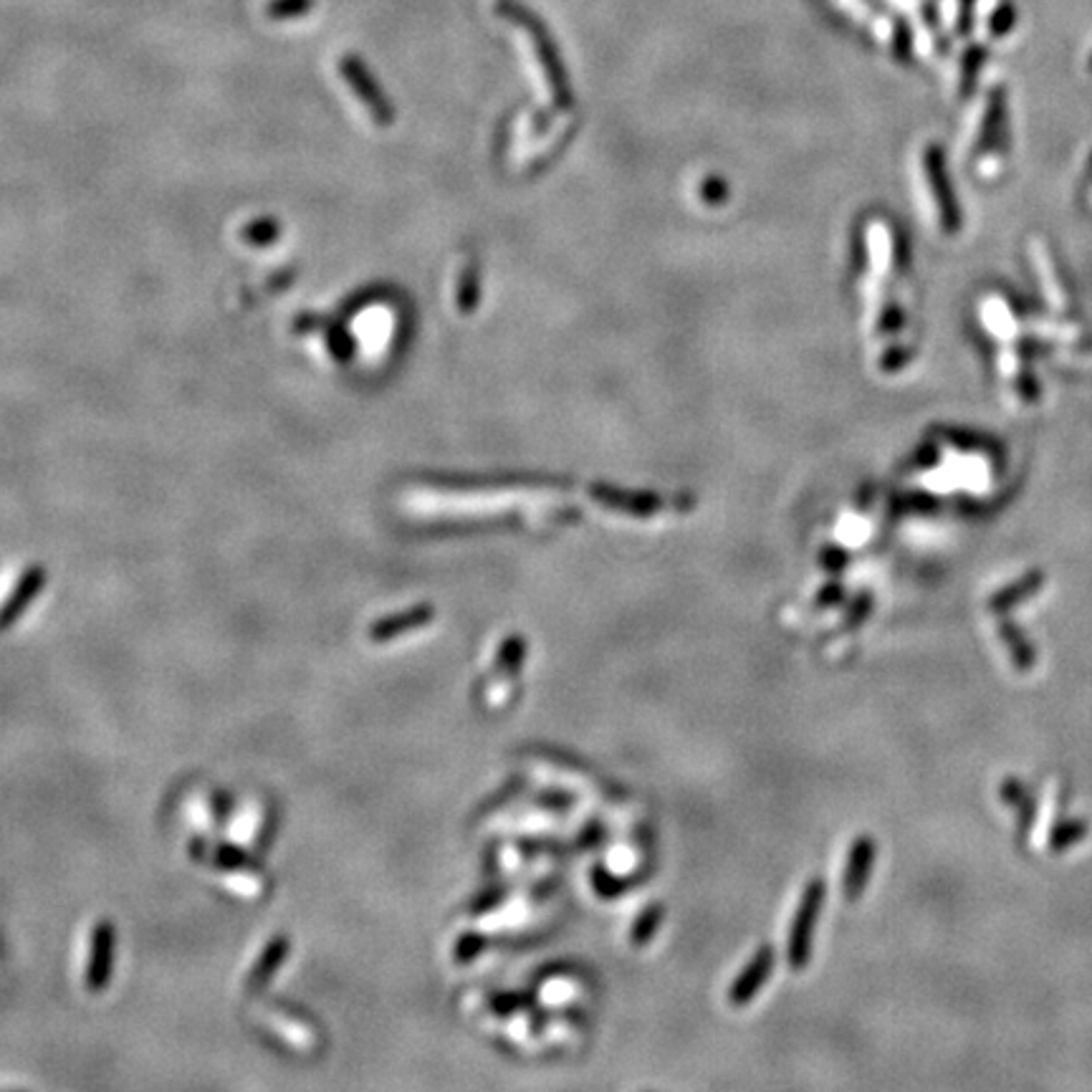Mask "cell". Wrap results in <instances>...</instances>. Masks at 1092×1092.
Instances as JSON below:
<instances>
[{"label":"cell","mask_w":1092,"mask_h":1092,"mask_svg":"<svg viewBox=\"0 0 1092 1092\" xmlns=\"http://www.w3.org/2000/svg\"><path fill=\"white\" fill-rule=\"evenodd\" d=\"M822 900H825V883L820 878L810 880L805 885L799 905H796L789 941H786V961L794 971L805 969L812 959V944H815V928L817 920H820Z\"/></svg>","instance_id":"1"},{"label":"cell","mask_w":1092,"mask_h":1092,"mask_svg":"<svg viewBox=\"0 0 1092 1092\" xmlns=\"http://www.w3.org/2000/svg\"><path fill=\"white\" fill-rule=\"evenodd\" d=\"M774 961H776L774 946L771 944L762 946V949L757 951V956L744 966V971L736 976V981L731 983V988H728V1004L742 1009V1007H747L749 1002H754L757 993L762 991L764 983L769 981L771 969H774Z\"/></svg>","instance_id":"2"},{"label":"cell","mask_w":1092,"mask_h":1092,"mask_svg":"<svg viewBox=\"0 0 1092 1092\" xmlns=\"http://www.w3.org/2000/svg\"><path fill=\"white\" fill-rule=\"evenodd\" d=\"M875 860V842L871 837H857L850 847L845 865V878H842V890L847 900H857L865 890L868 878H871Z\"/></svg>","instance_id":"3"},{"label":"cell","mask_w":1092,"mask_h":1092,"mask_svg":"<svg viewBox=\"0 0 1092 1092\" xmlns=\"http://www.w3.org/2000/svg\"><path fill=\"white\" fill-rule=\"evenodd\" d=\"M339 69H341V74H344L346 79H349L351 89H355L357 94H360L362 100H365V105L370 107L372 117L377 119V124H390V117H392L390 107H387V102H382L380 91H377L375 84H372L370 74H367V71L362 69L360 64H357V59L346 56V59H341Z\"/></svg>","instance_id":"4"},{"label":"cell","mask_w":1092,"mask_h":1092,"mask_svg":"<svg viewBox=\"0 0 1092 1092\" xmlns=\"http://www.w3.org/2000/svg\"><path fill=\"white\" fill-rule=\"evenodd\" d=\"M433 615L436 613H433L431 604H417V607L407 609V613H397V615H392V618H385V620H380V623L372 625L370 638L375 640V643L395 640V638H400V635L412 633V630L431 623Z\"/></svg>","instance_id":"5"},{"label":"cell","mask_w":1092,"mask_h":1092,"mask_svg":"<svg viewBox=\"0 0 1092 1092\" xmlns=\"http://www.w3.org/2000/svg\"><path fill=\"white\" fill-rule=\"evenodd\" d=\"M112 949H114V936L110 923H100L94 930V946H91V961H89V976L86 983L89 988H102L110 981L112 971Z\"/></svg>","instance_id":"6"},{"label":"cell","mask_w":1092,"mask_h":1092,"mask_svg":"<svg viewBox=\"0 0 1092 1092\" xmlns=\"http://www.w3.org/2000/svg\"><path fill=\"white\" fill-rule=\"evenodd\" d=\"M594 499L599 501V504H604V509H613V511H623V514H630V516H653L657 511V501L653 499V496H638V499H633V496L628 494H613V491H592Z\"/></svg>","instance_id":"7"},{"label":"cell","mask_w":1092,"mask_h":1092,"mask_svg":"<svg viewBox=\"0 0 1092 1092\" xmlns=\"http://www.w3.org/2000/svg\"><path fill=\"white\" fill-rule=\"evenodd\" d=\"M41 587H44V569H30V572L23 577V582L18 584V592L8 599V604H5L3 615H0V625L8 628V625L13 623L20 613H23L25 604L36 597V592H39Z\"/></svg>","instance_id":"8"},{"label":"cell","mask_w":1092,"mask_h":1092,"mask_svg":"<svg viewBox=\"0 0 1092 1092\" xmlns=\"http://www.w3.org/2000/svg\"><path fill=\"white\" fill-rule=\"evenodd\" d=\"M662 915L665 913H662L660 903L648 905V908L638 915V920H635V925H633V934H630V944H633L635 949H643V946H648L650 941H653Z\"/></svg>","instance_id":"9"},{"label":"cell","mask_w":1092,"mask_h":1092,"mask_svg":"<svg viewBox=\"0 0 1092 1092\" xmlns=\"http://www.w3.org/2000/svg\"><path fill=\"white\" fill-rule=\"evenodd\" d=\"M526 657V643L521 635H509L496 653V667L506 676H516Z\"/></svg>","instance_id":"10"},{"label":"cell","mask_w":1092,"mask_h":1092,"mask_svg":"<svg viewBox=\"0 0 1092 1092\" xmlns=\"http://www.w3.org/2000/svg\"><path fill=\"white\" fill-rule=\"evenodd\" d=\"M286 939H276L271 946L266 949V954H263V959L258 961L256 971H253L251 976V986H261V983H266L268 979H271L273 969H276L278 964H281V959H286Z\"/></svg>","instance_id":"11"},{"label":"cell","mask_w":1092,"mask_h":1092,"mask_svg":"<svg viewBox=\"0 0 1092 1092\" xmlns=\"http://www.w3.org/2000/svg\"><path fill=\"white\" fill-rule=\"evenodd\" d=\"M278 236V222L273 220H256L253 226L246 228V238L253 246H268V243L276 241Z\"/></svg>","instance_id":"12"},{"label":"cell","mask_w":1092,"mask_h":1092,"mask_svg":"<svg viewBox=\"0 0 1092 1092\" xmlns=\"http://www.w3.org/2000/svg\"><path fill=\"white\" fill-rule=\"evenodd\" d=\"M312 8V0H273L268 5V15L271 18H292V15H302Z\"/></svg>","instance_id":"13"},{"label":"cell","mask_w":1092,"mask_h":1092,"mask_svg":"<svg viewBox=\"0 0 1092 1092\" xmlns=\"http://www.w3.org/2000/svg\"><path fill=\"white\" fill-rule=\"evenodd\" d=\"M484 949V939H478V936H465V939H460L458 949H455V959L463 964V961H473L475 954Z\"/></svg>","instance_id":"14"}]
</instances>
